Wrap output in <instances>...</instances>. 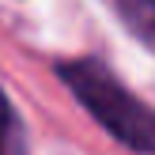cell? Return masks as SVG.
<instances>
[{"label":"cell","mask_w":155,"mask_h":155,"mask_svg":"<svg viewBox=\"0 0 155 155\" xmlns=\"http://www.w3.org/2000/svg\"><path fill=\"white\" fill-rule=\"evenodd\" d=\"M61 83L68 95L121 144L136 155H155V110L144 98H136L102 61L76 57L57 64Z\"/></svg>","instance_id":"6da1fadb"},{"label":"cell","mask_w":155,"mask_h":155,"mask_svg":"<svg viewBox=\"0 0 155 155\" xmlns=\"http://www.w3.org/2000/svg\"><path fill=\"white\" fill-rule=\"evenodd\" d=\"M106 4L125 23L129 34H133L144 49L155 53V0H106Z\"/></svg>","instance_id":"7a4b0ae2"},{"label":"cell","mask_w":155,"mask_h":155,"mask_svg":"<svg viewBox=\"0 0 155 155\" xmlns=\"http://www.w3.org/2000/svg\"><path fill=\"white\" fill-rule=\"evenodd\" d=\"M0 155H30L27 148V129L15 114L12 98L0 91Z\"/></svg>","instance_id":"3957f363"}]
</instances>
